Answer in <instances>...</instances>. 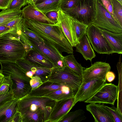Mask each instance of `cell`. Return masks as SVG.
<instances>
[{"label": "cell", "instance_id": "1", "mask_svg": "<svg viewBox=\"0 0 122 122\" xmlns=\"http://www.w3.org/2000/svg\"><path fill=\"white\" fill-rule=\"evenodd\" d=\"M56 102L47 97L26 95L18 99L16 110L21 114L22 122H48Z\"/></svg>", "mask_w": 122, "mask_h": 122}, {"label": "cell", "instance_id": "3", "mask_svg": "<svg viewBox=\"0 0 122 122\" xmlns=\"http://www.w3.org/2000/svg\"><path fill=\"white\" fill-rule=\"evenodd\" d=\"M21 29H14L0 36V62H16L24 58L30 49Z\"/></svg>", "mask_w": 122, "mask_h": 122}, {"label": "cell", "instance_id": "44", "mask_svg": "<svg viewBox=\"0 0 122 122\" xmlns=\"http://www.w3.org/2000/svg\"><path fill=\"white\" fill-rule=\"evenodd\" d=\"M38 0H26V2L28 5H30L33 8L36 5V4Z\"/></svg>", "mask_w": 122, "mask_h": 122}, {"label": "cell", "instance_id": "45", "mask_svg": "<svg viewBox=\"0 0 122 122\" xmlns=\"http://www.w3.org/2000/svg\"><path fill=\"white\" fill-rule=\"evenodd\" d=\"M5 76L2 73H0V86L3 81Z\"/></svg>", "mask_w": 122, "mask_h": 122}, {"label": "cell", "instance_id": "46", "mask_svg": "<svg viewBox=\"0 0 122 122\" xmlns=\"http://www.w3.org/2000/svg\"><path fill=\"white\" fill-rule=\"evenodd\" d=\"M45 0H38L36 3V4L41 3Z\"/></svg>", "mask_w": 122, "mask_h": 122}, {"label": "cell", "instance_id": "37", "mask_svg": "<svg viewBox=\"0 0 122 122\" xmlns=\"http://www.w3.org/2000/svg\"><path fill=\"white\" fill-rule=\"evenodd\" d=\"M8 122H22L21 113L16 110L9 119Z\"/></svg>", "mask_w": 122, "mask_h": 122}, {"label": "cell", "instance_id": "23", "mask_svg": "<svg viewBox=\"0 0 122 122\" xmlns=\"http://www.w3.org/2000/svg\"><path fill=\"white\" fill-rule=\"evenodd\" d=\"M63 85L47 81L43 82L27 95L32 97H43L45 95L60 88Z\"/></svg>", "mask_w": 122, "mask_h": 122}, {"label": "cell", "instance_id": "40", "mask_svg": "<svg viewBox=\"0 0 122 122\" xmlns=\"http://www.w3.org/2000/svg\"><path fill=\"white\" fill-rule=\"evenodd\" d=\"M105 8L114 18L112 6L109 0H100Z\"/></svg>", "mask_w": 122, "mask_h": 122}, {"label": "cell", "instance_id": "22", "mask_svg": "<svg viewBox=\"0 0 122 122\" xmlns=\"http://www.w3.org/2000/svg\"><path fill=\"white\" fill-rule=\"evenodd\" d=\"M101 32L114 52L122 54V33H116L101 29Z\"/></svg>", "mask_w": 122, "mask_h": 122}, {"label": "cell", "instance_id": "17", "mask_svg": "<svg viewBox=\"0 0 122 122\" xmlns=\"http://www.w3.org/2000/svg\"><path fill=\"white\" fill-rule=\"evenodd\" d=\"M24 58L40 66L52 68L55 66L54 63L48 57L32 49L26 52Z\"/></svg>", "mask_w": 122, "mask_h": 122}, {"label": "cell", "instance_id": "31", "mask_svg": "<svg viewBox=\"0 0 122 122\" xmlns=\"http://www.w3.org/2000/svg\"><path fill=\"white\" fill-rule=\"evenodd\" d=\"M14 83L10 76L4 77L0 86V95L6 94L13 88Z\"/></svg>", "mask_w": 122, "mask_h": 122}, {"label": "cell", "instance_id": "36", "mask_svg": "<svg viewBox=\"0 0 122 122\" xmlns=\"http://www.w3.org/2000/svg\"><path fill=\"white\" fill-rule=\"evenodd\" d=\"M43 82L38 76H35L32 77L30 81L31 87V90L36 89L41 85Z\"/></svg>", "mask_w": 122, "mask_h": 122}, {"label": "cell", "instance_id": "20", "mask_svg": "<svg viewBox=\"0 0 122 122\" xmlns=\"http://www.w3.org/2000/svg\"><path fill=\"white\" fill-rule=\"evenodd\" d=\"M18 99L13 98L0 103V122H8L16 110Z\"/></svg>", "mask_w": 122, "mask_h": 122}, {"label": "cell", "instance_id": "48", "mask_svg": "<svg viewBox=\"0 0 122 122\" xmlns=\"http://www.w3.org/2000/svg\"><path fill=\"white\" fill-rule=\"evenodd\" d=\"M0 73H2L0 69Z\"/></svg>", "mask_w": 122, "mask_h": 122}, {"label": "cell", "instance_id": "10", "mask_svg": "<svg viewBox=\"0 0 122 122\" xmlns=\"http://www.w3.org/2000/svg\"><path fill=\"white\" fill-rule=\"evenodd\" d=\"M24 34L30 47L48 57L54 63L55 66H58V62L60 61H63L62 54L54 49L45 41L39 42Z\"/></svg>", "mask_w": 122, "mask_h": 122}, {"label": "cell", "instance_id": "14", "mask_svg": "<svg viewBox=\"0 0 122 122\" xmlns=\"http://www.w3.org/2000/svg\"><path fill=\"white\" fill-rule=\"evenodd\" d=\"M74 97L56 101L50 114L49 122L59 121L73 107Z\"/></svg>", "mask_w": 122, "mask_h": 122}, {"label": "cell", "instance_id": "35", "mask_svg": "<svg viewBox=\"0 0 122 122\" xmlns=\"http://www.w3.org/2000/svg\"><path fill=\"white\" fill-rule=\"evenodd\" d=\"M27 4L26 0H11L7 9L10 10H20L22 7Z\"/></svg>", "mask_w": 122, "mask_h": 122}, {"label": "cell", "instance_id": "30", "mask_svg": "<svg viewBox=\"0 0 122 122\" xmlns=\"http://www.w3.org/2000/svg\"><path fill=\"white\" fill-rule=\"evenodd\" d=\"M72 21L75 34L79 41L84 34L86 33L88 26L73 18Z\"/></svg>", "mask_w": 122, "mask_h": 122}, {"label": "cell", "instance_id": "16", "mask_svg": "<svg viewBox=\"0 0 122 122\" xmlns=\"http://www.w3.org/2000/svg\"><path fill=\"white\" fill-rule=\"evenodd\" d=\"M2 74L5 76L10 75L30 81L31 78L27 77L16 62H0Z\"/></svg>", "mask_w": 122, "mask_h": 122}, {"label": "cell", "instance_id": "28", "mask_svg": "<svg viewBox=\"0 0 122 122\" xmlns=\"http://www.w3.org/2000/svg\"><path fill=\"white\" fill-rule=\"evenodd\" d=\"M85 112L79 109L72 112H69L59 121V122H79L86 119Z\"/></svg>", "mask_w": 122, "mask_h": 122}, {"label": "cell", "instance_id": "6", "mask_svg": "<svg viewBox=\"0 0 122 122\" xmlns=\"http://www.w3.org/2000/svg\"><path fill=\"white\" fill-rule=\"evenodd\" d=\"M95 10V0H79L74 7L63 11L73 18L89 26L92 23Z\"/></svg>", "mask_w": 122, "mask_h": 122}, {"label": "cell", "instance_id": "7", "mask_svg": "<svg viewBox=\"0 0 122 122\" xmlns=\"http://www.w3.org/2000/svg\"><path fill=\"white\" fill-rule=\"evenodd\" d=\"M86 33L93 49L97 53L108 55L114 53L111 46L103 35L100 28L92 24L88 26Z\"/></svg>", "mask_w": 122, "mask_h": 122}, {"label": "cell", "instance_id": "11", "mask_svg": "<svg viewBox=\"0 0 122 122\" xmlns=\"http://www.w3.org/2000/svg\"><path fill=\"white\" fill-rule=\"evenodd\" d=\"M57 23L72 47L79 43L76 37L72 23V17L59 9L58 11Z\"/></svg>", "mask_w": 122, "mask_h": 122}, {"label": "cell", "instance_id": "2", "mask_svg": "<svg viewBox=\"0 0 122 122\" xmlns=\"http://www.w3.org/2000/svg\"><path fill=\"white\" fill-rule=\"evenodd\" d=\"M23 25L44 39L57 51L73 54L72 46L57 23L50 25L37 21L23 19Z\"/></svg>", "mask_w": 122, "mask_h": 122}, {"label": "cell", "instance_id": "26", "mask_svg": "<svg viewBox=\"0 0 122 122\" xmlns=\"http://www.w3.org/2000/svg\"><path fill=\"white\" fill-rule=\"evenodd\" d=\"M62 60L64 66H67L78 75L82 76L83 68L77 61L73 54L63 56Z\"/></svg>", "mask_w": 122, "mask_h": 122}, {"label": "cell", "instance_id": "38", "mask_svg": "<svg viewBox=\"0 0 122 122\" xmlns=\"http://www.w3.org/2000/svg\"><path fill=\"white\" fill-rule=\"evenodd\" d=\"M14 98L12 90L7 93L0 95V103Z\"/></svg>", "mask_w": 122, "mask_h": 122}, {"label": "cell", "instance_id": "19", "mask_svg": "<svg viewBox=\"0 0 122 122\" xmlns=\"http://www.w3.org/2000/svg\"><path fill=\"white\" fill-rule=\"evenodd\" d=\"M14 82L12 90L14 98L19 99L27 95L31 90L30 81L18 78L11 77Z\"/></svg>", "mask_w": 122, "mask_h": 122}, {"label": "cell", "instance_id": "12", "mask_svg": "<svg viewBox=\"0 0 122 122\" xmlns=\"http://www.w3.org/2000/svg\"><path fill=\"white\" fill-rule=\"evenodd\" d=\"M16 62L22 69L26 76L31 78L33 76L39 77L44 82L48 81L51 68L40 66L33 63L24 58Z\"/></svg>", "mask_w": 122, "mask_h": 122}, {"label": "cell", "instance_id": "25", "mask_svg": "<svg viewBox=\"0 0 122 122\" xmlns=\"http://www.w3.org/2000/svg\"><path fill=\"white\" fill-rule=\"evenodd\" d=\"M61 0H45L42 2L36 4L33 8L45 14L51 11H58L60 9Z\"/></svg>", "mask_w": 122, "mask_h": 122}, {"label": "cell", "instance_id": "8", "mask_svg": "<svg viewBox=\"0 0 122 122\" xmlns=\"http://www.w3.org/2000/svg\"><path fill=\"white\" fill-rule=\"evenodd\" d=\"M118 92L117 86L112 83H106L94 95L84 102L110 104L114 106Z\"/></svg>", "mask_w": 122, "mask_h": 122}, {"label": "cell", "instance_id": "43", "mask_svg": "<svg viewBox=\"0 0 122 122\" xmlns=\"http://www.w3.org/2000/svg\"><path fill=\"white\" fill-rule=\"evenodd\" d=\"M11 0H0V9H7Z\"/></svg>", "mask_w": 122, "mask_h": 122}, {"label": "cell", "instance_id": "27", "mask_svg": "<svg viewBox=\"0 0 122 122\" xmlns=\"http://www.w3.org/2000/svg\"><path fill=\"white\" fill-rule=\"evenodd\" d=\"M22 10H3L0 12V25H4L21 15Z\"/></svg>", "mask_w": 122, "mask_h": 122}, {"label": "cell", "instance_id": "15", "mask_svg": "<svg viewBox=\"0 0 122 122\" xmlns=\"http://www.w3.org/2000/svg\"><path fill=\"white\" fill-rule=\"evenodd\" d=\"M105 106L103 103H90L86 106V108L93 116L95 122H114Z\"/></svg>", "mask_w": 122, "mask_h": 122}, {"label": "cell", "instance_id": "9", "mask_svg": "<svg viewBox=\"0 0 122 122\" xmlns=\"http://www.w3.org/2000/svg\"><path fill=\"white\" fill-rule=\"evenodd\" d=\"M106 77L94 79L81 84L74 97L73 107L78 102H85L94 95L106 83Z\"/></svg>", "mask_w": 122, "mask_h": 122}, {"label": "cell", "instance_id": "13", "mask_svg": "<svg viewBox=\"0 0 122 122\" xmlns=\"http://www.w3.org/2000/svg\"><path fill=\"white\" fill-rule=\"evenodd\" d=\"M111 69V66L108 63L102 61L95 62L90 67L84 69L81 84L94 79L104 78L106 77L107 72Z\"/></svg>", "mask_w": 122, "mask_h": 122}, {"label": "cell", "instance_id": "29", "mask_svg": "<svg viewBox=\"0 0 122 122\" xmlns=\"http://www.w3.org/2000/svg\"><path fill=\"white\" fill-rule=\"evenodd\" d=\"M115 19L122 27V4L117 0H109Z\"/></svg>", "mask_w": 122, "mask_h": 122}, {"label": "cell", "instance_id": "4", "mask_svg": "<svg viewBox=\"0 0 122 122\" xmlns=\"http://www.w3.org/2000/svg\"><path fill=\"white\" fill-rule=\"evenodd\" d=\"M48 81L66 86L76 93L82 81V76L66 66L51 68Z\"/></svg>", "mask_w": 122, "mask_h": 122}, {"label": "cell", "instance_id": "32", "mask_svg": "<svg viewBox=\"0 0 122 122\" xmlns=\"http://www.w3.org/2000/svg\"><path fill=\"white\" fill-rule=\"evenodd\" d=\"M105 106L106 109L111 113L114 122H122V114L120 111L113 106L111 107Z\"/></svg>", "mask_w": 122, "mask_h": 122}, {"label": "cell", "instance_id": "47", "mask_svg": "<svg viewBox=\"0 0 122 122\" xmlns=\"http://www.w3.org/2000/svg\"><path fill=\"white\" fill-rule=\"evenodd\" d=\"M118 1L121 3L122 4V0H117Z\"/></svg>", "mask_w": 122, "mask_h": 122}, {"label": "cell", "instance_id": "21", "mask_svg": "<svg viewBox=\"0 0 122 122\" xmlns=\"http://www.w3.org/2000/svg\"><path fill=\"white\" fill-rule=\"evenodd\" d=\"M79 42L75 47L76 51L81 53L85 60H89L91 62L96 55L90 45L86 33L80 39Z\"/></svg>", "mask_w": 122, "mask_h": 122}, {"label": "cell", "instance_id": "5", "mask_svg": "<svg viewBox=\"0 0 122 122\" xmlns=\"http://www.w3.org/2000/svg\"><path fill=\"white\" fill-rule=\"evenodd\" d=\"M95 10L93 24L102 29L122 33V27L107 10L100 0H95Z\"/></svg>", "mask_w": 122, "mask_h": 122}, {"label": "cell", "instance_id": "42", "mask_svg": "<svg viewBox=\"0 0 122 122\" xmlns=\"http://www.w3.org/2000/svg\"><path fill=\"white\" fill-rule=\"evenodd\" d=\"M115 77L114 73L110 71L107 72L106 75V81L109 82L113 81L115 79Z\"/></svg>", "mask_w": 122, "mask_h": 122}, {"label": "cell", "instance_id": "34", "mask_svg": "<svg viewBox=\"0 0 122 122\" xmlns=\"http://www.w3.org/2000/svg\"><path fill=\"white\" fill-rule=\"evenodd\" d=\"M79 0H61L60 9L63 11L74 7Z\"/></svg>", "mask_w": 122, "mask_h": 122}, {"label": "cell", "instance_id": "18", "mask_svg": "<svg viewBox=\"0 0 122 122\" xmlns=\"http://www.w3.org/2000/svg\"><path fill=\"white\" fill-rule=\"evenodd\" d=\"M21 15L24 18L44 23L56 25L57 23L48 19L44 14L35 9L29 5L25 6L22 10Z\"/></svg>", "mask_w": 122, "mask_h": 122}, {"label": "cell", "instance_id": "24", "mask_svg": "<svg viewBox=\"0 0 122 122\" xmlns=\"http://www.w3.org/2000/svg\"><path fill=\"white\" fill-rule=\"evenodd\" d=\"M75 92L68 86L63 85L59 89L53 91L43 97H47L56 101L74 97Z\"/></svg>", "mask_w": 122, "mask_h": 122}, {"label": "cell", "instance_id": "39", "mask_svg": "<svg viewBox=\"0 0 122 122\" xmlns=\"http://www.w3.org/2000/svg\"><path fill=\"white\" fill-rule=\"evenodd\" d=\"M46 16L49 19L56 23L57 22L58 11H50L45 14Z\"/></svg>", "mask_w": 122, "mask_h": 122}, {"label": "cell", "instance_id": "41", "mask_svg": "<svg viewBox=\"0 0 122 122\" xmlns=\"http://www.w3.org/2000/svg\"><path fill=\"white\" fill-rule=\"evenodd\" d=\"M14 29L5 25H0V36L6 33L11 32Z\"/></svg>", "mask_w": 122, "mask_h": 122}, {"label": "cell", "instance_id": "33", "mask_svg": "<svg viewBox=\"0 0 122 122\" xmlns=\"http://www.w3.org/2000/svg\"><path fill=\"white\" fill-rule=\"evenodd\" d=\"M23 17L21 15L12 21L3 25H5L7 26L14 29H21L23 26Z\"/></svg>", "mask_w": 122, "mask_h": 122}]
</instances>
